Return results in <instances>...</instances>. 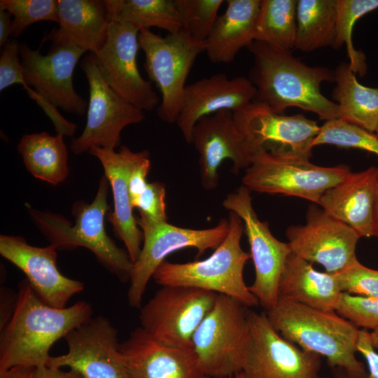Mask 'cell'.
I'll list each match as a JSON object with an SVG mask.
<instances>
[{
  "mask_svg": "<svg viewBox=\"0 0 378 378\" xmlns=\"http://www.w3.org/2000/svg\"><path fill=\"white\" fill-rule=\"evenodd\" d=\"M92 317V307L80 300L55 308L44 303L25 279L18 285L15 308L0 336V371L14 366H47L55 342Z\"/></svg>",
  "mask_w": 378,
  "mask_h": 378,
  "instance_id": "obj_1",
  "label": "cell"
},
{
  "mask_svg": "<svg viewBox=\"0 0 378 378\" xmlns=\"http://www.w3.org/2000/svg\"><path fill=\"white\" fill-rule=\"evenodd\" d=\"M248 49L253 58L248 79L256 90L254 102L279 113L298 107L325 122L340 118L338 105L321 90L322 83L334 82V71L309 66L290 51L261 42L253 41Z\"/></svg>",
  "mask_w": 378,
  "mask_h": 378,
  "instance_id": "obj_2",
  "label": "cell"
},
{
  "mask_svg": "<svg viewBox=\"0 0 378 378\" xmlns=\"http://www.w3.org/2000/svg\"><path fill=\"white\" fill-rule=\"evenodd\" d=\"M265 313L288 341L323 356L330 366L342 369L349 378L366 375L363 363L356 356L360 330L336 312L313 309L279 297Z\"/></svg>",
  "mask_w": 378,
  "mask_h": 378,
  "instance_id": "obj_3",
  "label": "cell"
},
{
  "mask_svg": "<svg viewBox=\"0 0 378 378\" xmlns=\"http://www.w3.org/2000/svg\"><path fill=\"white\" fill-rule=\"evenodd\" d=\"M85 52L74 46L52 45L42 55L26 43L8 40L0 56V91L16 83L26 85L55 108L82 116L88 104L74 90L73 74Z\"/></svg>",
  "mask_w": 378,
  "mask_h": 378,
  "instance_id": "obj_4",
  "label": "cell"
},
{
  "mask_svg": "<svg viewBox=\"0 0 378 378\" xmlns=\"http://www.w3.org/2000/svg\"><path fill=\"white\" fill-rule=\"evenodd\" d=\"M108 185L107 178L102 176L91 203L83 200L74 203V225L61 215L36 210L31 206L28 209L38 228L57 250L85 247L109 272L121 281H128L133 262L127 251L118 247L105 229L104 218L109 209Z\"/></svg>",
  "mask_w": 378,
  "mask_h": 378,
  "instance_id": "obj_5",
  "label": "cell"
},
{
  "mask_svg": "<svg viewBox=\"0 0 378 378\" xmlns=\"http://www.w3.org/2000/svg\"><path fill=\"white\" fill-rule=\"evenodd\" d=\"M228 220L227 235L210 256L183 263L164 260L153 273L155 282L161 286H186L225 295L248 307L259 304L244 279V266L251 255L241 246L243 221L232 211Z\"/></svg>",
  "mask_w": 378,
  "mask_h": 378,
  "instance_id": "obj_6",
  "label": "cell"
},
{
  "mask_svg": "<svg viewBox=\"0 0 378 378\" xmlns=\"http://www.w3.org/2000/svg\"><path fill=\"white\" fill-rule=\"evenodd\" d=\"M248 308L232 297L218 294L195 332L192 349L208 377H230L241 372L250 340Z\"/></svg>",
  "mask_w": 378,
  "mask_h": 378,
  "instance_id": "obj_7",
  "label": "cell"
},
{
  "mask_svg": "<svg viewBox=\"0 0 378 378\" xmlns=\"http://www.w3.org/2000/svg\"><path fill=\"white\" fill-rule=\"evenodd\" d=\"M139 42L145 55V71L161 94L158 116L176 123L187 78L197 56L205 51V42L197 41L183 29L164 36L142 29Z\"/></svg>",
  "mask_w": 378,
  "mask_h": 378,
  "instance_id": "obj_8",
  "label": "cell"
},
{
  "mask_svg": "<svg viewBox=\"0 0 378 378\" xmlns=\"http://www.w3.org/2000/svg\"><path fill=\"white\" fill-rule=\"evenodd\" d=\"M242 177L249 190L298 197L318 204L323 194L350 173L348 166L316 165L304 159L285 158L263 150L253 153Z\"/></svg>",
  "mask_w": 378,
  "mask_h": 378,
  "instance_id": "obj_9",
  "label": "cell"
},
{
  "mask_svg": "<svg viewBox=\"0 0 378 378\" xmlns=\"http://www.w3.org/2000/svg\"><path fill=\"white\" fill-rule=\"evenodd\" d=\"M136 220L143 233V246L133 263L129 280L127 300L133 308H141L148 281L169 255L183 248H195L200 256L208 249H216L229 231V220L224 218L216 226L206 229L181 227L167 221H152L142 216Z\"/></svg>",
  "mask_w": 378,
  "mask_h": 378,
  "instance_id": "obj_10",
  "label": "cell"
},
{
  "mask_svg": "<svg viewBox=\"0 0 378 378\" xmlns=\"http://www.w3.org/2000/svg\"><path fill=\"white\" fill-rule=\"evenodd\" d=\"M217 295L190 287L161 286L141 307V327L162 344L192 349L193 335L213 308Z\"/></svg>",
  "mask_w": 378,
  "mask_h": 378,
  "instance_id": "obj_11",
  "label": "cell"
},
{
  "mask_svg": "<svg viewBox=\"0 0 378 378\" xmlns=\"http://www.w3.org/2000/svg\"><path fill=\"white\" fill-rule=\"evenodd\" d=\"M235 124L253 155L263 150L278 157L309 160L320 126L302 114L284 115L253 101L233 113Z\"/></svg>",
  "mask_w": 378,
  "mask_h": 378,
  "instance_id": "obj_12",
  "label": "cell"
},
{
  "mask_svg": "<svg viewBox=\"0 0 378 378\" xmlns=\"http://www.w3.org/2000/svg\"><path fill=\"white\" fill-rule=\"evenodd\" d=\"M80 67L89 85L87 121L81 134L72 139L71 150L80 155L93 147L115 149L120 146L125 127L144 121V111L122 99L106 83L94 54L85 55Z\"/></svg>",
  "mask_w": 378,
  "mask_h": 378,
  "instance_id": "obj_13",
  "label": "cell"
},
{
  "mask_svg": "<svg viewBox=\"0 0 378 378\" xmlns=\"http://www.w3.org/2000/svg\"><path fill=\"white\" fill-rule=\"evenodd\" d=\"M223 206L235 213L243 221L255 270L250 291L265 310L276 302L281 274L291 250L288 243L277 239L268 223L261 221L252 205L250 190L242 186L227 195Z\"/></svg>",
  "mask_w": 378,
  "mask_h": 378,
  "instance_id": "obj_14",
  "label": "cell"
},
{
  "mask_svg": "<svg viewBox=\"0 0 378 378\" xmlns=\"http://www.w3.org/2000/svg\"><path fill=\"white\" fill-rule=\"evenodd\" d=\"M250 340L241 372L245 378H319L321 356L283 337L265 312H248Z\"/></svg>",
  "mask_w": 378,
  "mask_h": 378,
  "instance_id": "obj_15",
  "label": "cell"
},
{
  "mask_svg": "<svg viewBox=\"0 0 378 378\" xmlns=\"http://www.w3.org/2000/svg\"><path fill=\"white\" fill-rule=\"evenodd\" d=\"M139 34L130 24L111 22L106 41L94 55L102 77L115 93L143 111H152L160 98L138 69Z\"/></svg>",
  "mask_w": 378,
  "mask_h": 378,
  "instance_id": "obj_16",
  "label": "cell"
},
{
  "mask_svg": "<svg viewBox=\"0 0 378 378\" xmlns=\"http://www.w3.org/2000/svg\"><path fill=\"white\" fill-rule=\"evenodd\" d=\"M64 339L68 351L50 356L47 367H68L83 378H130L120 352L117 330L108 318L92 317Z\"/></svg>",
  "mask_w": 378,
  "mask_h": 378,
  "instance_id": "obj_17",
  "label": "cell"
},
{
  "mask_svg": "<svg viewBox=\"0 0 378 378\" xmlns=\"http://www.w3.org/2000/svg\"><path fill=\"white\" fill-rule=\"evenodd\" d=\"M292 253L322 265L330 274L339 273L358 261L356 248L360 237L323 209L312 206L304 225L286 230Z\"/></svg>",
  "mask_w": 378,
  "mask_h": 378,
  "instance_id": "obj_18",
  "label": "cell"
},
{
  "mask_svg": "<svg viewBox=\"0 0 378 378\" xmlns=\"http://www.w3.org/2000/svg\"><path fill=\"white\" fill-rule=\"evenodd\" d=\"M191 144L198 153L201 183L206 190L218 187V169L223 161H232L235 174L251 163V153L230 111H220L199 120L192 130Z\"/></svg>",
  "mask_w": 378,
  "mask_h": 378,
  "instance_id": "obj_19",
  "label": "cell"
},
{
  "mask_svg": "<svg viewBox=\"0 0 378 378\" xmlns=\"http://www.w3.org/2000/svg\"><path fill=\"white\" fill-rule=\"evenodd\" d=\"M0 253L25 274L36 295L52 307H66L70 299L84 289L83 283L59 272L57 249L50 244L38 247L21 237L1 234Z\"/></svg>",
  "mask_w": 378,
  "mask_h": 378,
  "instance_id": "obj_20",
  "label": "cell"
},
{
  "mask_svg": "<svg viewBox=\"0 0 378 378\" xmlns=\"http://www.w3.org/2000/svg\"><path fill=\"white\" fill-rule=\"evenodd\" d=\"M255 93L248 78H229L222 73L203 78L186 85L176 123L186 143L191 144L199 120L220 111H238L254 100Z\"/></svg>",
  "mask_w": 378,
  "mask_h": 378,
  "instance_id": "obj_21",
  "label": "cell"
},
{
  "mask_svg": "<svg viewBox=\"0 0 378 378\" xmlns=\"http://www.w3.org/2000/svg\"><path fill=\"white\" fill-rule=\"evenodd\" d=\"M119 349L130 378H209L193 349L162 344L141 326L120 343Z\"/></svg>",
  "mask_w": 378,
  "mask_h": 378,
  "instance_id": "obj_22",
  "label": "cell"
},
{
  "mask_svg": "<svg viewBox=\"0 0 378 378\" xmlns=\"http://www.w3.org/2000/svg\"><path fill=\"white\" fill-rule=\"evenodd\" d=\"M88 152L100 161L111 188L114 209L108 215L107 220L111 223L116 237L123 241L134 263L141 250L143 233L133 214L129 195V178L141 151L134 152L122 146L118 152L101 147H93Z\"/></svg>",
  "mask_w": 378,
  "mask_h": 378,
  "instance_id": "obj_23",
  "label": "cell"
},
{
  "mask_svg": "<svg viewBox=\"0 0 378 378\" xmlns=\"http://www.w3.org/2000/svg\"><path fill=\"white\" fill-rule=\"evenodd\" d=\"M378 187V168L351 172L327 190L318 205L327 214L362 237L374 236V211Z\"/></svg>",
  "mask_w": 378,
  "mask_h": 378,
  "instance_id": "obj_24",
  "label": "cell"
},
{
  "mask_svg": "<svg viewBox=\"0 0 378 378\" xmlns=\"http://www.w3.org/2000/svg\"><path fill=\"white\" fill-rule=\"evenodd\" d=\"M59 27L44 36L42 43L78 47L96 53L104 45L110 27L102 0H58Z\"/></svg>",
  "mask_w": 378,
  "mask_h": 378,
  "instance_id": "obj_25",
  "label": "cell"
},
{
  "mask_svg": "<svg viewBox=\"0 0 378 378\" xmlns=\"http://www.w3.org/2000/svg\"><path fill=\"white\" fill-rule=\"evenodd\" d=\"M343 293L335 274L316 270L312 263L288 255L278 285L279 298L327 312H336Z\"/></svg>",
  "mask_w": 378,
  "mask_h": 378,
  "instance_id": "obj_26",
  "label": "cell"
},
{
  "mask_svg": "<svg viewBox=\"0 0 378 378\" xmlns=\"http://www.w3.org/2000/svg\"><path fill=\"white\" fill-rule=\"evenodd\" d=\"M225 12L219 15L205 41L210 62L227 64L238 52L255 41L261 0H227Z\"/></svg>",
  "mask_w": 378,
  "mask_h": 378,
  "instance_id": "obj_27",
  "label": "cell"
},
{
  "mask_svg": "<svg viewBox=\"0 0 378 378\" xmlns=\"http://www.w3.org/2000/svg\"><path fill=\"white\" fill-rule=\"evenodd\" d=\"M334 74L332 95L340 118L374 132L378 125V87L361 85L349 62L340 63Z\"/></svg>",
  "mask_w": 378,
  "mask_h": 378,
  "instance_id": "obj_28",
  "label": "cell"
},
{
  "mask_svg": "<svg viewBox=\"0 0 378 378\" xmlns=\"http://www.w3.org/2000/svg\"><path fill=\"white\" fill-rule=\"evenodd\" d=\"M63 136L46 132L22 136L17 148L33 176L54 186L67 178L68 152Z\"/></svg>",
  "mask_w": 378,
  "mask_h": 378,
  "instance_id": "obj_29",
  "label": "cell"
},
{
  "mask_svg": "<svg viewBox=\"0 0 378 378\" xmlns=\"http://www.w3.org/2000/svg\"><path fill=\"white\" fill-rule=\"evenodd\" d=\"M337 22V0H298L295 49L309 52L333 48Z\"/></svg>",
  "mask_w": 378,
  "mask_h": 378,
  "instance_id": "obj_30",
  "label": "cell"
},
{
  "mask_svg": "<svg viewBox=\"0 0 378 378\" xmlns=\"http://www.w3.org/2000/svg\"><path fill=\"white\" fill-rule=\"evenodd\" d=\"M111 22L130 24L139 31L158 27L174 34L183 29L175 0H104Z\"/></svg>",
  "mask_w": 378,
  "mask_h": 378,
  "instance_id": "obj_31",
  "label": "cell"
},
{
  "mask_svg": "<svg viewBox=\"0 0 378 378\" xmlns=\"http://www.w3.org/2000/svg\"><path fill=\"white\" fill-rule=\"evenodd\" d=\"M298 0H261L255 41L276 48L295 49Z\"/></svg>",
  "mask_w": 378,
  "mask_h": 378,
  "instance_id": "obj_32",
  "label": "cell"
},
{
  "mask_svg": "<svg viewBox=\"0 0 378 378\" xmlns=\"http://www.w3.org/2000/svg\"><path fill=\"white\" fill-rule=\"evenodd\" d=\"M377 8L378 0H337V38L333 48L346 45L350 67L360 76L366 74L367 64L364 53L354 46L353 28L359 18Z\"/></svg>",
  "mask_w": 378,
  "mask_h": 378,
  "instance_id": "obj_33",
  "label": "cell"
},
{
  "mask_svg": "<svg viewBox=\"0 0 378 378\" xmlns=\"http://www.w3.org/2000/svg\"><path fill=\"white\" fill-rule=\"evenodd\" d=\"M329 144L354 148L373 153L378 156V136L342 118L326 121L312 142L313 148Z\"/></svg>",
  "mask_w": 378,
  "mask_h": 378,
  "instance_id": "obj_34",
  "label": "cell"
},
{
  "mask_svg": "<svg viewBox=\"0 0 378 378\" xmlns=\"http://www.w3.org/2000/svg\"><path fill=\"white\" fill-rule=\"evenodd\" d=\"M223 0H175L183 28L195 40L205 42L218 18Z\"/></svg>",
  "mask_w": 378,
  "mask_h": 378,
  "instance_id": "obj_35",
  "label": "cell"
},
{
  "mask_svg": "<svg viewBox=\"0 0 378 378\" xmlns=\"http://www.w3.org/2000/svg\"><path fill=\"white\" fill-rule=\"evenodd\" d=\"M0 8L13 17L12 36H20L28 27L40 21L58 23V0H1Z\"/></svg>",
  "mask_w": 378,
  "mask_h": 378,
  "instance_id": "obj_36",
  "label": "cell"
},
{
  "mask_svg": "<svg viewBox=\"0 0 378 378\" xmlns=\"http://www.w3.org/2000/svg\"><path fill=\"white\" fill-rule=\"evenodd\" d=\"M336 312L357 327L378 329V298H368L343 293Z\"/></svg>",
  "mask_w": 378,
  "mask_h": 378,
  "instance_id": "obj_37",
  "label": "cell"
},
{
  "mask_svg": "<svg viewBox=\"0 0 378 378\" xmlns=\"http://www.w3.org/2000/svg\"><path fill=\"white\" fill-rule=\"evenodd\" d=\"M335 274L342 293L378 298V270L368 268L358 260Z\"/></svg>",
  "mask_w": 378,
  "mask_h": 378,
  "instance_id": "obj_38",
  "label": "cell"
},
{
  "mask_svg": "<svg viewBox=\"0 0 378 378\" xmlns=\"http://www.w3.org/2000/svg\"><path fill=\"white\" fill-rule=\"evenodd\" d=\"M166 188L159 181L147 183L139 195L131 200L140 216L155 222L167 221L166 213Z\"/></svg>",
  "mask_w": 378,
  "mask_h": 378,
  "instance_id": "obj_39",
  "label": "cell"
},
{
  "mask_svg": "<svg viewBox=\"0 0 378 378\" xmlns=\"http://www.w3.org/2000/svg\"><path fill=\"white\" fill-rule=\"evenodd\" d=\"M357 352L365 358L368 367V374L363 378H378V353L372 344L368 330H360Z\"/></svg>",
  "mask_w": 378,
  "mask_h": 378,
  "instance_id": "obj_40",
  "label": "cell"
},
{
  "mask_svg": "<svg viewBox=\"0 0 378 378\" xmlns=\"http://www.w3.org/2000/svg\"><path fill=\"white\" fill-rule=\"evenodd\" d=\"M34 378H83L79 374L70 370L62 371L59 368L43 367L36 368Z\"/></svg>",
  "mask_w": 378,
  "mask_h": 378,
  "instance_id": "obj_41",
  "label": "cell"
},
{
  "mask_svg": "<svg viewBox=\"0 0 378 378\" xmlns=\"http://www.w3.org/2000/svg\"><path fill=\"white\" fill-rule=\"evenodd\" d=\"M36 368L27 366H14L0 371V378H34Z\"/></svg>",
  "mask_w": 378,
  "mask_h": 378,
  "instance_id": "obj_42",
  "label": "cell"
},
{
  "mask_svg": "<svg viewBox=\"0 0 378 378\" xmlns=\"http://www.w3.org/2000/svg\"><path fill=\"white\" fill-rule=\"evenodd\" d=\"M11 14L6 10L0 8V46H4L8 36L12 35Z\"/></svg>",
  "mask_w": 378,
  "mask_h": 378,
  "instance_id": "obj_43",
  "label": "cell"
},
{
  "mask_svg": "<svg viewBox=\"0 0 378 378\" xmlns=\"http://www.w3.org/2000/svg\"><path fill=\"white\" fill-rule=\"evenodd\" d=\"M374 236L378 237V187L374 211Z\"/></svg>",
  "mask_w": 378,
  "mask_h": 378,
  "instance_id": "obj_44",
  "label": "cell"
},
{
  "mask_svg": "<svg viewBox=\"0 0 378 378\" xmlns=\"http://www.w3.org/2000/svg\"><path fill=\"white\" fill-rule=\"evenodd\" d=\"M371 342L375 349H378V329L370 332Z\"/></svg>",
  "mask_w": 378,
  "mask_h": 378,
  "instance_id": "obj_45",
  "label": "cell"
},
{
  "mask_svg": "<svg viewBox=\"0 0 378 378\" xmlns=\"http://www.w3.org/2000/svg\"><path fill=\"white\" fill-rule=\"evenodd\" d=\"M225 378H245V377H244L243 372H239V373L236 374L234 376H232V377H225Z\"/></svg>",
  "mask_w": 378,
  "mask_h": 378,
  "instance_id": "obj_46",
  "label": "cell"
},
{
  "mask_svg": "<svg viewBox=\"0 0 378 378\" xmlns=\"http://www.w3.org/2000/svg\"><path fill=\"white\" fill-rule=\"evenodd\" d=\"M338 378H349V377L344 374L340 375Z\"/></svg>",
  "mask_w": 378,
  "mask_h": 378,
  "instance_id": "obj_47",
  "label": "cell"
},
{
  "mask_svg": "<svg viewBox=\"0 0 378 378\" xmlns=\"http://www.w3.org/2000/svg\"><path fill=\"white\" fill-rule=\"evenodd\" d=\"M375 132H376L377 135L378 136V125H377V129H376Z\"/></svg>",
  "mask_w": 378,
  "mask_h": 378,
  "instance_id": "obj_48",
  "label": "cell"
},
{
  "mask_svg": "<svg viewBox=\"0 0 378 378\" xmlns=\"http://www.w3.org/2000/svg\"><path fill=\"white\" fill-rule=\"evenodd\" d=\"M319 378H330V377H319Z\"/></svg>",
  "mask_w": 378,
  "mask_h": 378,
  "instance_id": "obj_49",
  "label": "cell"
}]
</instances>
